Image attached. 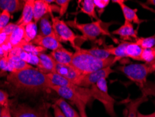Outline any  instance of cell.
I'll return each instance as SVG.
<instances>
[{"label": "cell", "mask_w": 155, "mask_h": 117, "mask_svg": "<svg viewBox=\"0 0 155 117\" xmlns=\"http://www.w3.org/2000/svg\"><path fill=\"white\" fill-rule=\"evenodd\" d=\"M117 69L131 81L137 84L140 88L147 82V77L149 74L152 73L151 69L146 63H131L120 66Z\"/></svg>", "instance_id": "obj_8"}, {"label": "cell", "mask_w": 155, "mask_h": 117, "mask_svg": "<svg viewBox=\"0 0 155 117\" xmlns=\"http://www.w3.org/2000/svg\"><path fill=\"white\" fill-rule=\"evenodd\" d=\"M116 62L115 57L102 60L95 58L85 52L83 49L78 47L74 52L71 65L84 75L94 72L101 69L111 67Z\"/></svg>", "instance_id": "obj_2"}, {"label": "cell", "mask_w": 155, "mask_h": 117, "mask_svg": "<svg viewBox=\"0 0 155 117\" xmlns=\"http://www.w3.org/2000/svg\"><path fill=\"white\" fill-rule=\"evenodd\" d=\"M15 48H18V49L24 50V51L30 53L35 55H38L40 53H44L45 50H46L42 47L38 46L35 45L31 42H27L25 40L22 41Z\"/></svg>", "instance_id": "obj_26"}, {"label": "cell", "mask_w": 155, "mask_h": 117, "mask_svg": "<svg viewBox=\"0 0 155 117\" xmlns=\"http://www.w3.org/2000/svg\"><path fill=\"white\" fill-rule=\"evenodd\" d=\"M48 108H49V107H48V108L46 109V110H45L44 117H50V116H49V115H48Z\"/></svg>", "instance_id": "obj_42"}, {"label": "cell", "mask_w": 155, "mask_h": 117, "mask_svg": "<svg viewBox=\"0 0 155 117\" xmlns=\"http://www.w3.org/2000/svg\"><path fill=\"white\" fill-rule=\"evenodd\" d=\"M7 81L16 90L29 93H38L51 86L46 74L33 67L11 72L7 76Z\"/></svg>", "instance_id": "obj_1"}, {"label": "cell", "mask_w": 155, "mask_h": 117, "mask_svg": "<svg viewBox=\"0 0 155 117\" xmlns=\"http://www.w3.org/2000/svg\"><path fill=\"white\" fill-rule=\"evenodd\" d=\"M112 34L120 36V38L124 40V42H127L131 40V39L136 40L138 37L137 29H134L133 24L127 21H124V24L119 28L113 31Z\"/></svg>", "instance_id": "obj_14"}, {"label": "cell", "mask_w": 155, "mask_h": 117, "mask_svg": "<svg viewBox=\"0 0 155 117\" xmlns=\"http://www.w3.org/2000/svg\"><path fill=\"white\" fill-rule=\"evenodd\" d=\"M80 4V12L85 13L91 18H94L99 20L96 12V7L93 0H83L79 1Z\"/></svg>", "instance_id": "obj_24"}, {"label": "cell", "mask_w": 155, "mask_h": 117, "mask_svg": "<svg viewBox=\"0 0 155 117\" xmlns=\"http://www.w3.org/2000/svg\"><path fill=\"white\" fill-rule=\"evenodd\" d=\"M108 53L115 57L117 60L125 58L141 61L143 49L134 42H122L117 46L105 48Z\"/></svg>", "instance_id": "obj_6"}, {"label": "cell", "mask_w": 155, "mask_h": 117, "mask_svg": "<svg viewBox=\"0 0 155 117\" xmlns=\"http://www.w3.org/2000/svg\"><path fill=\"white\" fill-rule=\"evenodd\" d=\"M17 27H18V25H16V23L11 22V23H8L3 29H2L1 34H6V36H9L11 34L13 33V32L17 28Z\"/></svg>", "instance_id": "obj_37"}, {"label": "cell", "mask_w": 155, "mask_h": 117, "mask_svg": "<svg viewBox=\"0 0 155 117\" xmlns=\"http://www.w3.org/2000/svg\"><path fill=\"white\" fill-rule=\"evenodd\" d=\"M85 52L87 53L90 54L91 56L95 57V58L102 59V60H106L108 58H110L112 57L110 54L108 53V52L107 51L106 49H99V48H92V49H83Z\"/></svg>", "instance_id": "obj_30"}, {"label": "cell", "mask_w": 155, "mask_h": 117, "mask_svg": "<svg viewBox=\"0 0 155 117\" xmlns=\"http://www.w3.org/2000/svg\"><path fill=\"white\" fill-rule=\"evenodd\" d=\"M37 56L39 58V64L37 67L39 71L45 74L55 72L57 63L51 55L45 53H40Z\"/></svg>", "instance_id": "obj_15"}, {"label": "cell", "mask_w": 155, "mask_h": 117, "mask_svg": "<svg viewBox=\"0 0 155 117\" xmlns=\"http://www.w3.org/2000/svg\"><path fill=\"white\" fill-rule=\"evenodd\" d=\"M50 107L46 103L38 105L35 107L22 103L10 106L12 117H44L45 110Z\"/></svg>", "instance_id": "obj_9"}, {"label": "cell", "mask_w": 155, "mask_h": 117, "mask_svg": "<svg viewBox=\"0 0 155 117\" xmlns=\"http://www.w3.org/2000/svg\"><path fill=\"white\" fill-rule=\"evenodd\" d=\"M1 117H12V116H11V113L10 105L4 107L3 108H2Z\"/></svg>", "instance_id": "obj_39"}, {"label": "cell", "mask_w": 155, "mask_h": 117, "mask_svg": "<svg viewBox=\"0 0 155 117\" xmlns=\"http://www.w3.org/2000/svg\"><path fill=\"white\" fill-rule=\"evenodd\" d=\"M90 90L92 99L99 101L104 105L107 114L110 117H117L114 107L115 100L109 95L106 79H101L96 84L92 85L90 87Z\"/></svg>", "instance_id": "obj_5"}, {"label": "cell", "mask_w": 155, "mask_h": 117, "mask_svg": "<svg viewBox=\"0 0 155 117\" xmlns=\"http://www.w3.org/2000/svg\"><path fill=\"white\" fill-rule=\"evenodd\" d=\"M70 2V0H54V3L59 7V17H62L65 14L69 8Z\"/></svg>", "instance_id": "obj_32"}, {"label": "cell", "mask_w": 155, "mask_h": 117, "mask_svg": "<svg viewBox=\"0 0 155 117\" xmlns=\"http://www.w3.org/2000/svg\"><path fill=\"white\" fill-rule=\"evenodd\" d=\"M2 108H3V107H2L1 105H0V117H1V115H2Z\"/></svg>", "instance_id": "obj_43"}, {"label": "cell", "mask_w": 155, "mask_h": 117, "mask_svg": "<svg viewBox=\"0 0 155 117\" xmlns=\"http://www.w3.org/2000/svg\"><path fill=\"white\" fill-rule=\"evenodd\" d=\"M35 0H26L25 1V6L22 9L21 17L18 20V26L25 27L27 24L33 21L34 20V5Z\"/></svg>", "instance_id": "obj_17"}, {"label": "cell", "mask_w": 155, "mask_h": 117, "mask_svg": "<svg viewBox=\"0 0 155 117\" xmlns=\"http://www.w3.org/2000/svg\"><path fill=\"white\" fill-rule=\"evenodd\" d=\"M25 37V27L18 26L13 33L8 36V44L10 46L11 49H13L20 44Z\"/></svg>", "instance_id": "obj_23"}, {"label": "cell", "mask_w": 155, "mask_h": 117, "mask_svg": "<svg viewBox=\"0 0 155 117\" xmlns=\"http://www.w3.org/2000/svg\"><path fill=\"white\" fill-rule=\"evenodd\" d=\"M55 72L69 80L74 84L80 86L84 74L80 72L72 65H61L56 64Z\"/></svg>", "instance_id": "obj_10"}, {"label": "cell", "mask_w": 155, "mask_h": 117, "mask_svg": "<svg viewBox=\"0 0 155 117\" xmlns=\"http://www.w3.org/2000/svg\"><path fill=\"white\" fill-rule=\"evenodd\" d=\"M10 51L13 53V54L20 57L22 60L26 62L27 63H28L29 65L31 66L36 65L38 67V64H39V58H38L37 55L24 51V50L18 49V48H15V49H11Z\"/></svg>", "instance_id": "obj_20"}, {"label": "cell", "mask_w": 155, "mask_h": 117, "mask_svg": "<svg viewBox=\"0 0 155 117\" xmlns=\"http://www.w3.org/2000/svg\"><path fill=\"white\" fill-rule=\"evenodd\" d=\"M52 109H53V114L54 117H65L64 115L62 114V112H61L60 108L57 106L55 104H53L51 105Z\"/></svg>", "instance_id": "obj_38"}, {"label": "cell", "mask_w": 155, "mask_h": 117, "mask_svg": "<svg viewBox=\"0 0 155 117\" xmlns=\"http://www.w3.org/2000/svg\"><path fill=\"white\" fill-rule=\"evenodd\" d=\"M147 3L149 4H152V5L155 6V0H148V1L147 2Z\"/></svg>", "instance_id": "obj_41"}, {"label": "cell", "mask_w": 155, "mask_h": 117, "mask_svg": "<svg viewBox=\"0 0 155 117\" xmlns=\"http://www.w3.org/2000/svg\"><path fill=\"white\" fill-rule=\"evenodd\" d=\"M140 90L142 92V95L145 96L152 95L155 97V84L153 82L147 81L143 87H141Z\"/></svg>", "instance_id": "obj_31"}, {"label": "cell", "mask_w": 155, "mask_h": 117, "mask_svg": "<svg viewBox=\"0 0 155 117\" xmlns=\"http://www.w3.org/2000/svg\"><path fill=\"white\" fill-rule=\"evenodd\" d=\"M49 89L54 91L63 99L71 101L74 104L78 101H82L87 105L93 100L90 88L81 87L74 84L70 87L51 86Z\"/></svg>", "instance_id": "obj_4"}, {"label": "cell", "mask_w": 155, "mask_h": 117, "mask_svg": "<svg viewBox=\"0 0 155 117\" xmlns=\"http://www.w3.org/2000/svg\"><path fill=\"white\" fill-rule=\"evenodd\" d=\"M42 36H49L54 34L52 28V22L49 20L48 15H45L40 20V34Z\"/></svg>", "instance_id": "obj_27"}, {"label": "cell", "mask_w": 155, "mask_h": 117, "mask_svg": "<svg viewBox=\"0 0 155 117\" xmlns=\"http://www.w3.org/2000/svg\"><path fill=\"white\" fill-rule=\"evenodd\" d=\"M11 18V13L8 11H2L0 15V34L4 27L8 24L9 20Z\"/></svg>", "instance_id": "obj_33"}, {"label": "cell", "mask_w": 155, "mask_h": 117, "mask_svg": "<svg viewBox=\"0 0 155 117\" xmlns=\"http://www.w3.org/2000/svg\"><path fill=\"white\" fill-rule=\"evenodd\" d=\"M54 6L48 3L46 0H35L34 5V21L36 23L45 15L52 11Z\"/></svg>", "instance_id": "obj_16"}, {"label": "cell", "mask_w": 155, "mask_h": 117, "mask_svg": "<svg viewBox=\"0 0 155 117\" xmlns=\"http://www.w3.org/2000/svg\"><path fill=\"white\" fill-rule=\"evenodd\" d=\"M31 43L45 49L51 50L52 51L63 47L61 43L57 39L55 34H52V35L49 36H42L38 34Z\"/></svg>", "instance_id": "obj_12"}, {"label": "cell", "mask_w": 155, "mask_h": 117, "mask_svg": "<svg viewBox=\"0 0 155 117\" xmlns=\"http://www.w3.org/2000/svg\"><path fill=\"white\" fill-rule=\"evenodd\" d=\"M25 3V1L20 0H0V10H6L10 13H13L23 9Z\"/></svg>", "instance_id": "obj_19"}, {"label": "cell", "mask_w": 155, "mask_h": 117, "mask_svg": "<svg viewBox=\"0 0 155 117\" xmlns=\"http://www.w3.org/2000/svg\"><path fill=\"white\" fill-rule=\"evenodd\" d=\"M141 61L149 65L152 72H155V46L151 49H143Z\"/></svg>", "instance_id": "obj_25"}, {"label": "cell", "mask_w": 155, "mask_h": 117, "mask_svg": "<svg viewBox=\"0 0 155 117\" xmlns=\"http://www.w3.org/2000/svg\"><path fill=\"white\" fill-rule=\"evenodd\" d=\"M114 72V71L111 67H106L90 74L84 75L79 86L85 87V88H90L92 85L96 84L101 79H106L109 77V75Z\"/></svg>", "instance_id": "obj_11"}, {"label": "cell", "mask_w": 155, "mask_h": 117, "mask_svg": "<svg viewBox=\"0 0 155 117\" xmlns=\"http://www.w3.org/2000/svg\"><path fill=\"white\" fill-rule=\"evenodd\" d=\"M0 15H1V13H0Z\"/></svg>", "instance_id": "obj_44"}, {"label": "cell", "mask_w": 155, "mask_h": 117, "mask_svg": "<svg viewBox=\"0 0 155 117\" xmlns=\"http://www.w3.org/2000/svg\"><path fill=\"white\" fill-rule=\"evenodd\" d=\"M54 104L58 106L65 117H81L78 111L74 109L67 101L63 98H58L55 100Z\"/></svg>", "instance_id": "obj_21"}, {"label": "cell", "mask_w": 155, "mask_h": 117, "mask_svg": "<svg viewBox=\"0 0 155 117\" xmlns=\"http://www.w3.org/2000/svg\"><path fill=\"white\" fill-rule=\"evenodd\" d=\"M137 117H155V111L153 113L150 114H143L142 113H140V112H138Z\"/></svg>", "instance_id": "obj_40"}, {"label": "cell", "mask_w": 155, "mask_h": 117, "mask_svg": "<svg viewBox=\"0 0 155 117\" xmlns=\"http://www.w3.org/2000/svg\"><path fill=\"white\" fill-rule=\"evenodd\" d=\"M112 2L115 4H117L121 8V10L122 11L123 15L124 18V21L131 22V23H134L136 25H140L142 22H145V20L139 18L137 14V9H132L129 7L125 4V1L124 0H113Z\"/></svg>", "instance_id": "obj_13"}, {"label": "cell", "mask_w": 155, "mask_h": 117, "mask_svg": "<svg viewBox=\"0 0 155 117\" xmlns=\"http://www.w3.org/2000/svg\"><path fill=\"white\" fill-rule=\"evenodd\" d=\"M75 105H76L81 117H88L86 112V105L85 103L82 101H78L77 102L75 103Z\"/></svg>", "instance_id": "obj_36"}, {"label": "cell", "mask_w": 155, "mask_h": 117, "mask_svg": "<svg viewBox=\"0 0 155 117\" xmlns=\"http://www.w3.org/2000/svg\"><path fill=\"white\" fill-rule=\"evenodd\" d=\"M37 36V25L35 21H31L25 27L24 40L27 42H31Z\"/></svg>", "instance_id": "obj_28"}, {"label": "cell", "mask_w": 155, "mask_h": 117, "mask_svg": "<svg viewBox=\"0 0 155 117\" xmlns=\"http://www.w3.org/2000/svg\"><path fill=\"white\" fill-rule=\"evenodd\" d=\"M147 100V96L142 95L140 98H138L135 100H131L129 102H127L126 104L127 109V117H137V113L138 112V109L139 107L143 103H144Z\"/></svg>", "instance_id": "obj_22"}, {"label": "cell", "mask_w": 155, "mask_h": 117, "mask_svg": "<svg viewBox=\"0 0 155 117\" xmlns=\"http://www.w3.org/2000/svg\"><path fill=\"white\" fill-rule=\"evenodd\" d=\"M154 84H155V83H154Z\"/></svg>", "instance_id": "obj_45"}, {"label": "cell", "mask_w": 155, "mask_h": 117, "mask_svg": "<svg viewBox=\"0 0 155 117\" xmlns=\"http://www.w3.org/2000/svg\"><path fill=\"white\" fill-rule=\"evenodd\" d=\"M8 94L2 89H0V105L2 107L10 105L8 100Z\"/></svg>", "instance_id": "obj_35"}, {"label": "cell", "mask_w": 155, "mask_h": 117, "mask_svg": "<svg viewBox=\"0 0 155 117\" xmlns=\"http://www.w3.org/2000/svg\"><path fill=\"white\" fill-rule=\"evenodd\" d=\"M67 23L81 32L83 37L86 40L94 41L99 36L104 35L110 36L115 41L113 37L112 34L109 32L108 27H106V24L100 19L90 23H80L77 21L76 18H75L73 21H68Z\"/></svg>", "instance_id": "obj_3"}, {"label": "cell", "mask_w": 155, "mask_h": 117, "mask_svg": "<svg viewBox=\"0 0 155 117\" xmlns=\"http://www.w3.org/2000/svg\"><path fill=\"white\" fill-rule=\"evenodd\" d=\"M134 42L140 46L143 49H151L155 46V34L148 37H138Z\"/></svg>", "instance_id": "obj_29"}, {"label": "cell", "mask_w": 155, "mask_h": 117, "mask_svg": "<svg viewBox=\"0 0 155 117\" xmlns=\"http://www.w3.org/2000/svg\"><path fill=\"white\" fill-rule=\"evenodd\" d=\"M50 55L57 64L71 65L74 52L70 51L63 46L55 50H52Z\"/></svg>", "instance_id": "obj_18"}, {"label": "cell", "mask_w": 155, "mask_h": 117, "mask_svg": "<svg viewBox=\"0 0 155 117\" xmlns=\"http://www.w3.org/2000/svg\"><path fill=\"white\" fill-rule=\"evenodd\" d=\"M49 14L51 15L54 33L59 42L60 43H70L75 50L77 49L79 47L76 44L78 36L70 28L69 25L64 20H61L59 16H54L52 11L50 12Z\"/></svg>", "instance_id": "obj_7"}, {"label": "cell", "mask_w": 155, "mask_h": 117, "mask_svg": "<svg viewBox=\"0 0 155 117\" xmlns=\"http://www.w3.org/2000/svg\"><path fill=\"white\" fill-rule=\"evenodd\" d=\"M93 2H94L95 7L99 10V14H102L105 9L108 6L110 2V0H93Z\"/></svg>", "instance_id": "obj_34"}]
</instances>
